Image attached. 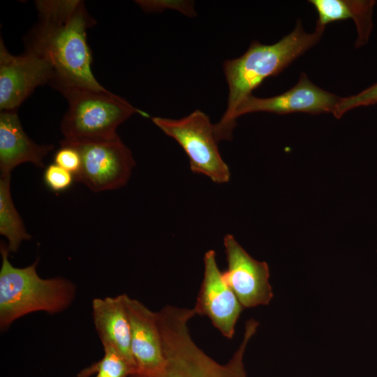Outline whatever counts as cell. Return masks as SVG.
Masks as SVG:
<instances>
[{
	"mask_svg": "<svg viewBox=\"0 0 377 377\" xmlns=\"http://www.w3.org/2000/svg\"><path fill=\"white\" fill-rule=\"evenodd\" d=\"M38 20L26 41V50L45 59L53 69L50 84L60 93L71 88L106 89L94 77L87 29L94 25L80 0L36 1Z\"/></svg>",
	"mask_w": 377,
	"mask_h": 377,
	"instance_id": "6da1fadb",
	"label": "cell"
},
{
	"mask_svg": "<svg viewBox=\"0 0 377 377\" xmlns=\"http://www.w3.org/2000/svg\"><path fill=\"white\" fill-rule=\"evenodd\" d=\"M324 29L316 27L312 34L306 33L300 20L295 29L272 45L253 41L241 57L226 60L223 69L229 93L226 112L220 121L214 124L218 142L230 140L237 123L235 112L252 91L267 77L281 73L295 59L314 46L321 38Z\"/></svg>",
	"mask_w": 377,
	"mask_h": 377,
	"instance_id": "7a4b0ae2",
	"label": "cell"
},
{
	"mask_svg": "<svg viewBox=\"0 0 377 377\" xmlns=\"http://www.w3.org/2000/svg\"><path fill=\"white\" fill-rule=\"evenodd\" d=\"M0 329L5 331L17 319L36 311L55 314L71 306L76 286L64 277L43 279L37 272L38 259L25 267H14L7 244L1 242Z\"/></svg>",
	"mask_w": 377,
	"mask_h": 377,
	"instance_id": "3957f363",
	"label": "cell"
},
{
	"mask_svg": "<svg viewBox=\"0 0 377 377\" xmlns=\"http://www.w3.org/2000/svg\"><path fill=\"white\" fill-rule=\"evenodd\" d=\"M188 316L175 313L159 322L164 369L155 375L133 374L131 377H246L244 356L256 332L258 322L246 321L243 339L229 361L220 364L205 353L191 337Z\"/></svg>",
	"mask_w": 377,
	"mask_h": 377,
	"instance_id": "277c9868",
	"label": "cell"
},
{
	"mask_svg": "<svg viewBox=\"0 0 377 377\" xmlns=\"http://www.w3.org/2000/svg\"><path fill=\"white\" fill-rule=\"evenodd\" d=\"M61 93L68 103L60 127L67 142L110 140L119 137L117 127L133 114L147 116L107 89L71 88Z\"/></svg>",
	"mask_w": 377,
	"mask_h": 377,
	"instance_id": "5b68a950",
	"label": "cell"
},
{
	"mask_svg": "<svg viewBox=\"0 0 377 377\" xmlns=\"http://www.w3.org/2000/svg\"><path fill=\"white\" fill-rule=\"evenodd\" d=\"M151 120L180 145L193 172L205 175L217 184L229 181V168L220 154L214 124L206 114L196 110L182 119L156 117Z\"/></svg>",
	"mask_w": 377,
	"mask_h": 377,
	"instance_id": "8992f818",
	"label": "cell"
},
{
	"mask_svg": "<svg viewBox=\"0 0 377 377\" xmlns=\"http://www.w3.org/2000/svg\"><path fill=\"white\" fill-rule=\"evenodd\" d=\"M61 142L75 147L81 156V167L75 176L94 192L124 186L135 165L132 152L119 137L106 141L84 143Z\"/></svg>",
	"mask_w": 377,
	"mask_h": 377,
	"instance_id": "52a82bcc",
	"label": "cell"
},
{
	"mask_svg": "<svg viewBox=\"0 0 377 377\" xmlns=\"http://www.w3.org/2000/svg\"><path fill=\"white\" fill-rule=\"evenodd\" d=\"M52 78V67L45 59L27 50L22 54L13 55L1 37V110H17L37 87L50 84Z\"/></svg>",
	"mask_w": 377,
	"mask_h": 377,
	"instance_id": "ba28073f",
	"label": "cell"
},
{
	"mask_svg": "<svg viewBox=\"0 0 377 377\" xmlns=\"http://www.w3.org/2000/svg\"><path fill=\"white\" fill-rule=\"evenodd\" d=\"M223 245L228 267L223 275L243 308L269 304L274 294L267 263L252 258L232 235L224 237Z\"/></svg>",
	"mask_w": 377,
	"mask_h": 377,
	"instance_id": "9c48e42d",
	"label": "cell"
},
{
	"mask_svg": "<svg viewBox=\"0 0 377 377\" xmlns=\"http://www.w3.org/2000/svg\"><path fill=\"white\" fill-rule=\"evenodd\" d=\"M192 309L195 315L208 317L223 337H233L244 308L225 281L214 250L207 251L204 256L203 279Z\"/></svg>",
	"mask_w": 377,
	"mask_h": 377,
	"instance_id": "30bf717a",
	"label": "cell"
},
{
	"mask_svg": "<svg viewBox=\"0 0 377 377\" xmlns=\"http://www.w3.org/2000/svg\"><path fill=\"white\" fill-rule=\"evenodd\" d=\"M341 97L325 91L302 73L297 83L288 91L269 98L250 95L237 108L234 117L254 112H267L278 114L306 112L318 114L333 113Z\"/></svg>",
	"mask_w": 377,
	"mask_h": 377,
	"instance_id": "8fae6325",
	"label": "cell"
},
{
	"mask_svg": "<svg viewBox=\"0 0 377 377\" xmlns=\"http://www.w3.org/2000/svg\"><path fill=\"white\" fill-rule=\"evenodd\" d=\"M124 299L130 323L131 348L137 368L135 374L155 375L165 364L157 313L126 294H124Z\"/></svg>",
	"mask_w": 377,
	"mask_h": 377,
	"instance_id": "7c38bea8",
	"label": "cell"
},
{
	"mask_svg": "<svg viewBox=\"0 0 377 377\" xmlns=\"http://www.w3.org/2000/svg\"><path fill=\"white\" fill-rule=\"evenodd\" d=\"M53 149L52 145L36 143L27 135L17 110H1L0 175L11 176L12 170L24 163L44 167V159Z\"/></svg>",
	"mask_w": 377,
	"mask_h": 377,
	"instance_id": "4fadbf2b",
	"label": "cell"
},
{
	"mask_svg": "<svg viewBox=\"0 0 377 377\" xmlns=\"http://www.w3.org/2000/svg\"><path fill=\"white\" fill-rule=\"evenodd\" d=\"M91 316L103 347L116 350L137 371L131 348V328L124 294L94 298Z\"/></svg>",
	"mask_w": 377,
	"mask_h": 377,
	"instance_id": "5bb4252c",
	"label": "cell"
},
{
	"mask_svg": "<svg viewBox=\"0 0 377 377\" xmlns=\"http://www.w3.org/2000/svg\"><path fill=\"white\" fill-rule=\"evenodd\" d=\"M318 13L316 27L325 29L327 24L352 19L356 26L355 47L368 43L373 29L374 0H309Z\"/></svg>",
	"mask_w": 377,
	"mask_h": 377,
	"instance_id": "9a60e30c",
	"label": "cell"
},
{
	"mask_svg": "<svg viewBox=\"0 0 377 377\" xmlns=\"http://www.w3.org/2000/svg\"><path fill=\"white\" fill-rule=\"evenodd\" d=\"M0 234L8 240L9 253L16 252L23 241L31 238L13 202L10 176L0 175Z\"/></svg>",
	"mask_w": 377,
	"mask_h": 377,
	"instance_id": "2e32d148",
	"label": "cell"
},
{
	"mask_svg": "<svg viewBox=\"0 0 377 377\" xmlns=\"http://www.w3.org/2000/svg\"><path fill=\"white\" fill-rule=\"evenodd\" d=\"M103 348V356L96 362L82 369L75 377H130L136 370L110 347Z\"/></svg>",
	"mask_w": 377,
	"mask_h": 377,
	"instance_id": "e0dca14e",
	"label": "cell"
},
{
	"mask_svg": "<svg viewBox=\"0 0 377 377\" xmlns=\"http://www.w3.org/2000/svg\"><path fill=\"white\" fill-rule=\"evenodd\" d=\"M377 103V82L355 95L340 98L333 114L340 118L347 111L355 108L369 106Z\"/></svg>",
	"mask_w": 377,
	"mask_h": 377,
	"instance_id": "ac0fdd59",
	"label": "cell"
},
{
	"mask_svg": "<svg viewBox=\"0 0 377 377\" xmlns=\"http://www.w3.org/2000/svg\"><path fill=\"white\" fill-rule=\"evenodd\" d=\"M136 3L147 13H159L166 9H174L189 17L196 15L193 1L178 0H138L136 1Z\"/></svg>",
	"mask_w": 377,
	"mask_h": 377,
	"instance_id": "d6986e66",
	"label": "cell"
},
{
	"mask_svg": "<svg viewBox=\"0 0 377 377\" xmlns=\"http://www.w3.org/2000/svg\"><path fill=\"white\" fill-rule=\"evenodd\" d=\"M43 180L49 189L59 193L68 189L75 179L73 173L54 163L46 167Z\"/></svg>",
	"mask_w": 377,
	"mask_h": 377,
	"instance_id": "ffe728a7",
	"label": "cell"
},
{
	"mask_svg": "<svg viewBox=\"0 0 377 377\" xmlns=\"http://www.w3.org/2000/svg\"><path fill=\"white\" fill-rule=\"evenodd\" d=\"M59 149L54 156V163L71 172L75 176L81 167V156L79 151L73 146L60 142Z\"/></svg>",
	"mask_w": 377,
	"mask_h": 377,
	"instance_id": "44dd1931",
	"label": "cell"
}]
</instances>
